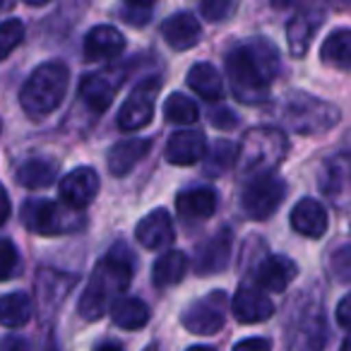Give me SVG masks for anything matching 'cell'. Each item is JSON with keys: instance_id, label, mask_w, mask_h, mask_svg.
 Listing matches in <instances>:
<instances>
[{"instance_id": "d4e9b609", "label": "cell", "mask_w": 351, "mask_h": 351, "mask_svg": "<svg viewBox=\"0 0 351 351\" xmlns=\"http://www.w3.org/2000/svg\"><path fill=\"white\" fill-rule=\"evenodd\" d=\"M34 315V303H32L29 293L25 291H12L0 296V325L8 330H17L25 327Z\"/></svg>"}, {"instance_id": "ac0fdd59", "label": "cell", "mask_w": 351, "mask_h": 351, "mask_svg": "<svg viewBox=\"0 0 351 351\" xmlns=\"http://www.w3.org/2000/svg\"><path fill=\"white\" fill-rule=\"evenodd\" d=\"M320 188L332 202H341L344 193H351V154L332 156L322 164Z\"/></svg>"}, {"instance_id": "f35d334b", "label": "cell", "mask_w": 351, "mask_h": 351, "mask_svg": "<svg viewBox=\"0 0 351 351\" xmlns=\"http://www.w3.org/2000/svg\"><path fill=\"white\" fill-rule=\"evenodd\" d=\"M10 197H8V191L3 186H0V226L5 224L8 217H10Z\"/></svg>"}, {"instance_id": "ba28073f", "label": "cell", "mask_w": 351, "mask_h": 351, "mask_svg": "<svg viewBox=\"0 0 351 351\" xmlns=\"http://www.w3.org/2000/svg\"><path fill=\"white\" fill-rule=\"evenodd\" d=\"M159 80L152 77L140 82L130 94H128L125 104H123L121 113H118V128L125 132L142 130L145 125H149V121L154 118V101L159 94Z\"/></svg>"}, {"instance_id": "30bf717a", "label": "cell", "mask_w": 351, "mask_h": 351, "mask_svg": "<svg viewBox=\"0 0 351 351\" xmlns=\"http://www.w3.org/2000/svg\"><path fill=\"white\" fill-rule=\"evenodd\" d=\"M58 193L65 205L84 210L87 205H92L99 193V173L89 166H80V169L70 171L65 178H60Z\"/></svg>"}, {"instance_id": "2e32d148", "label": "cell", "mask_w": 351, "mask_h": 351, "mask_svg": "<svg viewBox=\"0 0 351 351\" xmlns=\"http://www.w3.org/2000/svg\"><path fill=\"white\" fill-rule=\"evenodd\" d=\"M125 49V36L116 29V27L99 25L89 29L84 36V56L87 60H113L123 53Z\"/></svg>"}, {"instance_id": "60d3db41", "label": "cell", "mask_w": 351, "mask_h": 351, "mask_svg": "<svg viewBox=\"0 0 351 351\" xmlns=\"http://www.w3.org/2000/svg\"><path fill=\"white\" fill-rule=\"evenodd\" d=\"M272 3V8H279V10H287V8H291V5H298L301 0H269Z\"/></svg>"}, {"instance_id": "836d02e7", "label": "cell", "mask_w": 351, "mask_h": 351, "mask_svg": "<svg viewBox=\"0 0 351 351\" xmlns=\"http://www.w3.org/2000/svg\"><path fill=\"white\" fill-rule=\"evenodd\" d=\"M234 0H200V12L207 22H224L234 15Z\"/></svg>"}, {"instance_id": "bcb514c9", "label": "cell", "mask_w": 351, "mask_h": 351, "mask_svg": "<svg viewBox=\"0 0 351 351\" xmlns=\"http://www.w3.org/2000/svg\"><path fill=\"white\" fill-rule=\"evenodd\" d=\"M5 3H8V0H0V10H3V8H5Z\"/></svg>"}, {"instance_id": "6da1fadb", "label": "cell", "mask_w": 351, "mask_h": 351, "mask_svg": "<svg viewBox=\"0 0 351 351\" xmlns=\"http://www.w3.org/2000/svg\"><path fill=\"white\" fill-rule=\"evenodd\" d=\"M132 258L125 245H113L111 253L94 267L89 284L77 303V311L84 320H99L111 308V303L130 287Z\"/></svg>"}, {"instance_id": "7bdbcfd3", "label": "cell", "mask_w": 351, "mask_h": 351, "mask_svg": "<svg viewBox=\"0 0 351 351\" xmlns=\"http://www.w3.org/2000/svg\"><path fill=\"white\" fill-rule=\"evenodd\" d=\"M25 3L32 8H41V5H46V3H51V0H25Z\"/></svg>"}, {"instance_id": "8d00e7d4", "label": "cell", "mask_w": 351, "mask_h": 351, "mask_svg": "<svg viewBox=\"0 0 351 351\" xmlns=\"http://www.w3.org/2000/svg\"><path fill=\"white\" fill-rule=\"evenodd\" d=\"M337 325L344 327V330H351V293H346L339 303H337Z\"/></svg>"}, {"instance_id": "7a4b0ae2", "label": "cell", "mask_w": 351, "mask_h": 351, "mask_svg": "<svg viewBox=\"0 0 351 351\" xmlns=\"http://www.w3.org/2000/svg\"><path fill=\"white\" fill-rule=\"evenodd\" d=\"M70 70L60 60L44 63L29 75L20 92V104L27 116L46 118L63 104L65 92H68Z\"/></svg>"}, {"instance_id": "f546056e", "label": "cell", "mask_w": 351, "mask_h": 351, "mask_svg": "<svg viewBox=\"0 0 351 351\" xmlns=\"http://www.w3.org/2000/svg\"><path fill=\"white\" fill-rule=\"evenodd\" d=\"M200 111H197L195 101L186 97V94H169L164 101V118L173 125H193L197 121Z\"/></svg>"}, {"instance_id": "8992f818", "label": "cell", "mask_w": 351, "mask_h": 351, "mask_svg": "<svg viewBox=\"0 0 351 351\" xmlns=\"http://www.w3.org/2000/svg\"><path fill=\"white\" fill-rule=\"evenodd\" d=\"M22 221L29 231L41 236H63L75 234L84 226V217L80 215L77 207L49 200H34L27 202L22 210Z\"/></svg>"}, {"instance_id": "d590c367", "label": "cell", "mask_w": 351, "mask_h": 351, "mask_svg": "<svg viewBox=\"0 0 351 351\" xmlns=\"http://www.w3.org/2000/svg\"><path fill=\"white\" fill-rule=\"evenodd\" d=\"M17 263H20L17 248L10 241L0 239V282H5V279L12 277V272L17 269Z\"/></svg>"}, {"instance_id": "cb8c5ba5", "label": "cell", "mask_w": 351, "mask_h": 351, "mask_svg": "<svg viewBox=\"0 0 351 351\" xmlns=\"http://www.w3.org/2000/svg\"><path fill=\"white\" fill-rule=\"evenodd\" d=\"M176 210L186 219H210L217 210V193L212 188H191L178 193Z\"/></svg>"}, {"instance_id": "ee69618b", "label": "cell", "mask_w": 351, "mask_h": 351, "mask_svg": "<svg viewBox=\"0 0 351 351\" xmlns=\"http://www.w3.org/2000/svg\"><path fill=\"white\" fill-rule=\"evenodd\" d=\"M335 3H337V5H349L351 0H335Z\"/></svg>"}, {"instance_id": "d6a6232c", "label": "cell", "mask_w": 351, "mask_h": 351, "mask_svg": "<svg viewBox=\"0 0 351 351\" xmlns=\"http://www.w3.org/2000/svg\"><path fill=\"white\" fill-rule=\"evenodd\" d=\"M25 39V25L20 20H8L0 25V60H5Z\"/></svg>"}, {"instance_id": "484cf974", "label": "cell", "mask_w": 351, "mask_h": 351, "mask_svg": "<svg viewBox=\"0 0 351 351\" xmlns=\"http://www.w3.org/2000/svg\"><path fill=\"white\" fill-rule=\"evenodd\" d=\"M188 272V255L183 250H169L154 263L152 269V282L156 289H169L176 287L178 282H183Z\"/></svg>"}, {"instance_id": "e0dca14e", "label": "cell", "mask_w": 351, "mask_h": 351, "mask_svg": "<svg viewBox=\"0 0 351 351\" xmlns=\"http://www.w3.org/2000/svg\"><path fill=\"white\" fill-rule=\"evenodd\" d=\"M116 92H118V80L108 73L84 75L82 82H80V97H82V101L94 113L106 111L113 99H116Z\"/></svg>"}, {"instance_id": "4dcf8cb0", "label": "cell", "mask_w": 351, "mask_h": 351, "mask_svg": "<svg viewBox=\"0 0 351 351\" xmlns=\"http://www.w3.org/2000/svg\"><path fill=\"white\" fill-rule=\"evenodd\" d=\"M248 49H250V53H253V58L258 60V65L263 68V73L267 75V77H272L279 68V51L274 49L267 39L250 41Z\"/></svg>"}, {"instance_id": "44dd1931", "label": "cell", "mask_w": 351, "mask_h": 351, "mask_svg": "<svg viewBox=\"0 0 351 351\" xmlns=\"http://www.w3.org/2000/svg\"><path fill=\"white\" fill-rule=\"evenodd\" d=\"M231 258V231L224 229L215 234L202 248H197V272L200 274H215L226 269Z\"/></svg>"}, {"instance_id": "83f0119b", "label": "cell", "mask_w": 351, "mask_h": 351, "mask_svg": "<svg viewBox=\"0 0 351 351\" xmlns=\"http://www.w3.org/2000/svg\"><path fill=\"white\" fill-rule=\"evenodd\" d=\"M58 178V164L51 159H29L17 169V181L29 191L49 188Z\"/></svg>"}, {"instance_id": "4fadbf2b", "label": "cell", "mask_w": 351, "mask_h": 351, "mask_svg": "<svg viewBox=\"0 0 351 351\" xmlns=\"http://www.w3.org/2000/svg\"><path fill=\"white\" fill-rule=\"evenodd\" d=\"M135 239L142 248L161 250L173 241V221L166 210H154L135 226Z\"/></svg>"}, {"instance_id": "5b68a950", "label": "cell", "mask_w": 351, "mask_h": 351, "mask_svg": "<svg viewBox=\"0 0 351 351\" xmlns=\"http://www.w3.org/2000/svg\"><path fill=\"white\" fill-rule=\"evenodd\" d=\"M226 75L239 101L255 106L269 99V77L263 73L248 46H239L226 56Z\"/></svg>"}, {"instance_id": "277c9868", "label": "cell", "mask_w": 351, "mask_h": 351, "mask_svg": "<svg viewBox=\"0 0 351 351\" xmlns=\"http://www.w3.org/2000/svg\"><path fill=\"white\" fill-rule=\"evenodd\" d=\"M282 121L298 135H322L337 125L339 108L306 92H291L284 97Z\"/></svg>"}, {"instance_id": "9c48e42d", "label": "cell", "mask_w": 351, "mask_h": 351, "mask_svg": "<svg viewBox=\"0 0 351 351\" xmlns=\"http://www.w3.org/2000/svg\"><path fill=\"white\" fill-rule=\"evenodd\" d=\"M226 320V293L212 291L205 298L195 301L186 313H183V327L191 335L212 337L224 327Z\"/></svg>"}, {"instance_id": "8fae6325", "label": "cell", "mask_w": 351, "mask_h": 351, "mask_svg": "<svg viewBox=\"0 0 351 351\" xmlns=\"http://www.w3.org/2000/svg\"><path fill=\"white\" fill-rule=\"evenodd\" d=\"M231 308H234V317L241 325L265 322V320H269L274 313L272 301H269L260 289H250V287H241L239 291H236L234 301H231Z\"/></svg>"}, {"instance_id": "d6986e66", "label": "cell", "mask_w": 351, "mask_h": 351, "mask_svg": "<svg viewBox=\"0 0 351 351\" xmlns=\"http://www.w3.org/2000/svg\"><path fill=\"white\" fill-rule=\"evenodd\" d=\"M291 226L306 239H320L327 231V212L313 197H303L291 212Z\"/></svg>"}, {"instance_id": "7402d4cb", "label": "cell", "mask_w": 351, "mask_h": 351, "mask_svg": "<svg viewBox=\"0 0 351 351\" xmlns=\"http://www.w3.org/2000/svg\"><path fill=\"white\" fill-rule=\"evenodd\" d=\"M152 140L142 137V140H123L111 147L108 152V171L113 176H125L149 154Z\"/></svg>"}, {"instance_id": "603a6c76", "label": "cell", "mask_w": 351, "mask_h": 351, "mask_svg": "<svg viewBox=\"0 0 351 351\" xmlns=\"http://www.w3.org/2000/svg\"><path fill=\"white\" fill-rule=\"evenodd\" d=\"M188 87L205 101H221L224 99V80H221L219 70L212 63H195L188 70Z\"/></svg>"}, {"instance_id": "ffe728a7", "label": "cell", "mask_w": 351, "mask_h": 351, "mask_svg": "<svg viewBox=\"0 0 351 351\" xmlns=\"http://www.w3.org/2000/svg\"><path fill=\"white\" fill-rule=\"evenodd\" d=\"M296 277V265L287 255H269L258 267V284L260 289L272 293H282Z\"/></svg>"}, {"instance_id": "e575fe53", "label": "cell", "mask_w": 351, "mask_h": 351, "mask_svg": "<svg viewBox=\"0 0 351 351\" xmlns=\"http://www.w3.org/2000/svg\"><path fill=\"white\" fill-rule=\"evenodd\" d=\"M330 269L339 282L351 284V245H341L332 253Z\"/></svg>"}, {"instance_id": "3957f363", "label": "cell", "mask_w": 351, "mask_h": 351, "mask_svg": "<svg viewBox=\"0 0 351 351\" xmlns=\"http://www.w3.org/2000/svg\"><path fill=\"white\" fill-rule=\"evenodd\" d=\"M289 152V140L282 130L269 125L250 128L236 149V161H239L241 176H258L272 173L284 161Z\"/></svg>"}, {"instance_id": "4316f807", "label": "cell", "mask_w": 351, "mask_h": 351, "mask_svg": "<svg viewBox=\"0 0 351 351\" xmlns=\"http://www.w3.org/2000/svg\"><path fill=\"white\" fill-rule=\"evenodd\" d=\"M111 320L113 325L123 327V330H140L149 322V308L140 298L118 296L111 303Z\"/></svg>"}, {"instance_id": "52a82bcc", "label": "cell", "mask_w": 351, "mask_h": 351, "mask_svg": "<svg viewBox=\"0 0 351 351\" xmlns=\"http://www.w3.org/2000/svg\"><path fill=\"white\" fill-rule=\"evenodd\" d=\"M284 195H287L284 181L274 178L272 173H258L250 176V181L245 183L241 193V207L250 219H269L284 202Z\"/></svg>"}, {"instance_id": "9a60e30c", "label": "cell", "mask_w": 351, "mask_h": 351, "mask_svg": "<svg viewBox=\"0 0 351 351\" xmlns=\"http://www.w3.org/2000/svg\"><path fill=\"white\" fill-rule=\"evenodd\" d=\"M325 22V12L315 10V8H308V10H301L287 27V41H289V51L291 56H306L308 46H311L313 36L317 34L320 25Z\"/></svg>"}, {"instance_id": "ab89813d", "label": "cell", "mask_w": 351, "mask_h": 351, "mask_svg": "<svg viewBox=\"0 0 351 351\" xmlns=\"http://www.w3.org/2000/svg\"><path fill=\"white\" fill-rule=\"evenodd\" d=\"M239 349H269V341L267 339H243V341H236V351Z\"/></svg>"}, {"instance_id": "b9f144b4", "label": "cell", "mask_w": 351, "mask_h": 351, "mask_svg": "<svg viewBox=\"0 0 351 351\" xmlns=\"http://www.w3.org/2000/svg\"><path fill=\"white\" fill-rule=\"evenodd\" d=\"M125 3H130L132 8H149L154 0H125Z\"/></svg>"}, {"instance_id": "1f68e13d", "label": "cell", "mask_w": 351, "mask_h": 351, "mask_svg": "<svg viewBox=\"0 0 351 351\" xmlns=\"http://www.w3.org/2000/svg\"><path fill=\"white\" fill-rule=\"evenodd\" d=\"M234 161H236V147L226 140H219L212 147L210 156H207V173L210 176L224 173Z\"/></svg>"}, {"instance_id": "74e56055", "label": "cell", "mask_w": 351, "mask_h": 351, "mask_svg": "<svg viewBox=\"0 0 351 351\" xmlns=\"http://www.w3.org/2000/svg\"><path fill=\"white\" fill-rule=\"evenodd\" d=\"M210 121H212V125L221 128V130H231L239 118H236L229 108H219V111H210Z\"/></svg>"}, {"instance_id": "f1b7e54d", "label": "cell", "mask_w": 351, "mask_h": 351, "mask_svg": "<svg viewBox=\"0 0 351 351\" xmlns=\"http://www.w3.org/2000/svg\"><path fill=\"white\" fill-rule=\"evenodd\" d=\"M322 63L341 70H351V29H337L325 39L320 49Z\"/></svg>"}, {"instance_id": "5bb4252c", "label": "cell", "mask_w": 351, "mask_h": 351, "mask_svg": "<svg viewBox=\"0 0 351 351\" xmlns=\"http://www.w3.org/2000/svg\"><path fill=\"white\" fill-rule=\"evenodd\" d=\"M161 36L173 51H188L200 41L202 27L191 12H176L161 25Z\"/></svg>"}, {"instance_id": "f6af8a7d", "label": "cell", "mask_w": 351, "mask_h": 351, "mask_svg": "<svg viewBox=\"0 0 351 351\" xmlns=\"http://www.w3.org/2000/svg\"><path fill=\"white\" fill-rule=\"evenodd\" d=\"M341 346H344V349H351V339H346V341H344V344H341Z\"/></svg>"}, {"instance_id": "7c38bea8", "label": "cell", "mask_w": 351, "mask_h": 351, "mask_svg": "<svg viewBox=\"0 0 351 351\" xmlns=\"http://www.w3.org/2000/svg\"><path fill=\"white\" fill-rule=\"evenodd\" d=\"M207 142L205 135L197 130H181L171 135V140L166 142V159L173 166H193L200 159H205Z\"/></svg>"}]
</instances>
